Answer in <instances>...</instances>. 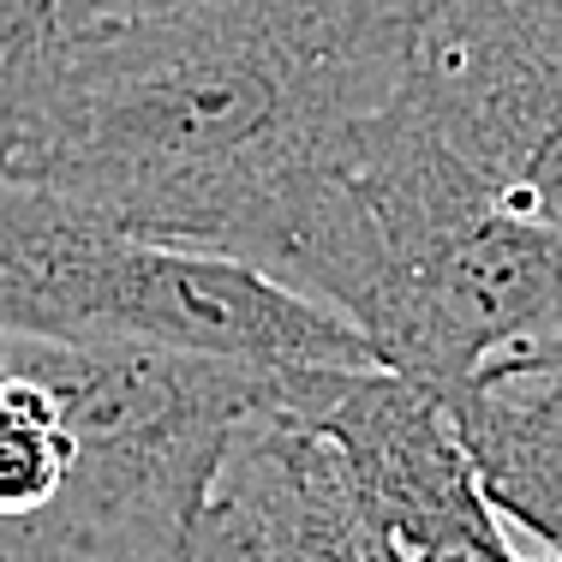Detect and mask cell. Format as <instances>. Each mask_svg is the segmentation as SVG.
I'll return each instance as SVG.
<instances>
[{
  "label": "cell",
  "mask_w": 562,
  "mask_h": 562,
  "mask_svg": "<svg viewBox=\"0 0 562 562\" xmlns=\"http://www.w3.org/2000/svg\"><path fill=\"white\" fill-rule=\"evenodd\" d=\"M443 401L491 515L532 544L520 562H562V359L515 347Z\"/></svg>",
  "instance_id": "7"
},
{
  "label": "cell",
  "mask_w": 562,
  "mask_h": 562,
  "mask_svg": "<svg viewBox=\"0 0 562 562\" xmlns=\"http://www.w3.org/2000/svg\"><path fill=\"white\" fill-rule=\"evenodd\" d=\"M300 401L341 454L378 562H520L437 390L395 371H300Z\"/></svg>",
  "instance_id": "5"
},
{
  "label": "cell",
  "mask_w": 562,
  "mask_h": 562,
  "mask_svg": "<svg viewBox=\"0 0 562 562\" xmlns=\"http://www.w3.org/2000/svg\"><path fill=\"white\" fill-rule=\"evenodd\" d=\"M431 0H204L36 19L0 48V180L251 263L312 168L407 85Z\"/></svg>",
  "instance_id": "1"
},
{
  "label": "cell",
  "mask_w": 562,
  "mask_h": 562,
  "mask_svg": "<svg viewBox=\"0 0 562 562\" xmlns=\"http://www.w3.org/2000/svg\"><path fill=\"white\" fill-rule=\"evenodd\" d=\"M401 109L503 210L562 222V0H431Z\"/></svg>",
  "instance_id": "4"
},
{
  "label": "cell",
  "mask_w": 562,
  "mask_h": 562,
  "mask_svg": "<svg viewBox=\"0 0 562 562\" xmlns=\"http://www.w3.org/2000/svg\"><path fill=\"white\" fill-rule=\"evenodd\" d=\"M192 562H378L341 454L300 401V371H281L270 401L234 431Z\"/></svg>",
  "instance_id": "6"
},
{
  "label": "cell",
  "mask_w": 562,
  "mask_h": 562,
  "mask_svg": "<svg viewBox=\"0 0 562 562\" xmlns=\"http://www.w3.org/2000/svg\"><path fill=\"white\" fill-rule=\"evenodd\" d=\"M12 366L55 390L72 425V473L55 508L0 532V562H192L227 443L281 371L162 347L7 341Z\"/></svg>",
  "instance_id": "3"
},
{
  "label": "cell",
  "mask_w": 562,
  "mask_h": 562,
  "mask_svg": "<svg viewBox=\"0 0 562 562\" xmlns=\"http://www.w3.org/2000/svg\"><path fill=\"white\" fill-rule=\"evenodd\" d=\"M72 473V425L55 390L0 347V532L48 515Z\"/></svg>",
  "instance_id": "8"
},
{
  "label": "cell",
  "mask_w": 562,
  "mask_h": 562,
  "mask_svg": "<svg viewBox=\"0 0 562 562\" xmlns=\"http://www.w3.org/2000/svg\"><path fill=\"white\" fill-rule=\"evenodd\" d=\"M0 336L162 347L251 371H383L353 324L251 263L132 239L0 180Z\"/></svg>",
  "instance_id": "2"
},
{
  "label": "cell",
  "mask_w": 562,
  "mask_h": 562,
  "mask_svg": "<svg viewBox=\"0 0 562 562\" xmlns=\"http://www.w3.org/2000/svg\"><path fill=\"white\" fill-rule=\"evenodd\" d=\"M173 7H204V0H55L43 19H132V12H173Z\"/></svg>",
  "instance_id": "9"
},
{
  "label": "cell",
  "mask_w": 562,
  "mask_h": 562,
  "mask_svg": "<svg viewBox=\"0 0 562 562\" xmlns=\"http://www.w3.org/2000/svg\"><path fill=\"white\" fill-rule=\"evenodd\" d=\"M48 7H55V0H0V48H7L12 36L31 31V24L43 19Z\"/></svg>",
  "instance_id": "10"
}]
</instances>
